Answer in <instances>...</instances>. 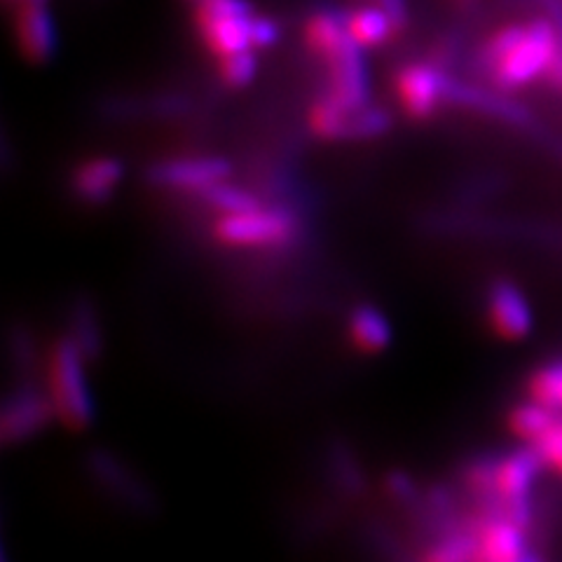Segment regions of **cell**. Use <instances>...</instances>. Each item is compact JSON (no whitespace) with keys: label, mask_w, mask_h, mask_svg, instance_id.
Masks as SVG:
<instances>
[{"label":"cell","mask_w":562,"mask_h":562,"mask_svg":"<svg viewBox=\"0 0 562 562\" xmlns=\"http://www.w3.org/2000/svg\"><path fill=\"white\" fill-rule=\"evenodd\" d=\"M558 55V33L547 14L535 20L504 24L485 35L471 57L476 76L506 94L543 82Z\"/></svg>","instance_id":"cell-1"},{"label":"cell","mask_w":562,"mask_h":562,"mask_svg":"<svg viewBox=\"0 0 562 562\" xmlns=\"http://www.w3.org/2000/svg\"><path fill=\"white\" fill-rule=\"evenodd\" d=\"M303 41L310 55L324 66L322 94L345 111L371 105V78L363 59V47L347 33L345 14L319 8L303 24Z\"/></svg>","instance_id":"cell-2"},{"label":"cell","mask_w":562,"mask_h":562,"mask_svg":"<svg viewBox=\"0 0 562 562\" xmlns=\"http://www.w3.org/2000/svg\"><path fill=\"white\" fill-rule=\"evenodd\" d=\"M254 14L256 8L251 0H206L192 8V26L209 55L221 59L241 49H254Z\"/></svg>","instance_id":"cell-3"},{"label":"cell","mask_w":562,"mask_h":562,"mask_svg":"<svg viewBox=\"0 0 562 562\" xmlns=\"http://www.w3.org/2000/svg\"><path fill=\"white\" fill-rule=\"evenodd\" d=\"M452 74L431 59L403 64L394 76V94L401 111L417 122H427L448 105Z\"/></svg>","instance_id":"cell-4"},{"label":"cell","mask_w":562,"mask_h":562,"mask_svg":"<svg viewBox=\"0 0 562 562\" xmlns=\"http://www.w3.org/2000/svg\"><path fill=\"white\" fill-rule=\"evenodd\" d=\"M307 125L314 136L324 140H368L392 130V115L375 103L359 111H345L319 94L307 109Z\"/></svg>","instance_id":"cell-5"},{"label":"cell","mask_w":562,"mask_h":562,"mask_svg":"<svg viewBox=\"0 0 562 562\" xmlns=\"http://www.w3.org/2000/svg\"><path fill=\"white\" fill-rule=\"evenodd\" d=\"M14 38L22 57L31 64H47L59 49V31L55 16L45 3L16 0Z\"/></svg>","instance_id":"cell-6"},{"label":"cell","mask_w":562,"mask_h":562,"mask_svg":"<svg viewBox=\"0 0 562 562\" xmlns=\"http://www.w3.org/2000/svg\"><path fill=\"white\" fill-rule=\"evenodd\" d=\"M231 173V162L223 157H176L150 167V179L167 188L181 190H209L223 183Z\"/></svg>","instance_id":"cell-7"},{"label":"cell","mask_w":562,"mask_h":562,"mask_svg":"<svg viewBox=\"0 0 562 562\" xmlns=\"http://www.w3.org/2000/svg\"><path fill=\"white\" fill-rule=\"evenodd\" d=\"M345 26L355 43L363 49L382 47L401 33L390 12L380 5H366L345 12Z\"/></svg>","instance_id":"cell-8"},{"label":"cell","mask_w":562,"mask_h":562,"mask_svg":"<svg viewBox=\"0 0 562 562\" xmlns=\"http://www.w3.org/2000/svg\"><path fill=\"white\" fill-rule=\"evenodd\" d=\"M122 165L113 157H97L76 171V190L87 200H101L117 186Z\"/></svg>","instance_id":"cell-9"},{"label":"cell","mask_w":562,"mask_h":562,"mask_svg":"<svg viewBox=\"0 0 562 562\" xmlns=\"http://www.w3.org/2000/svg\"><path fill=\"white\" fill-rule=\"evenodd\" d=\"M258 49H241L235 55H227L216 59V76L227 90H244L249 87L258 76Z\"/></svg>","instance_id":"cell-10"},{"label":"cell","mask_w":562,"mask_h":562,"mask_svg":"<svg viewBox=\"0 0 562 562\" xmlns=\"http://www.w3.org/2000/svg\"><path fill=\"white\" fill-rule=\"evenodd\" d=\"M539 3L543 8V14H547L553 22L555 33H558V55H555V59L549 68V76L543 82L549 85L551 92L562 94V0H539Z\"/></svg>","instance_id":"cell-11"},{"label":"cell","mask_w":562,"mask_h":562,"mask_svg":"<svg viewBox=\"0 0 562 562\" xmlns=\"http://www.w3.org/2000/svg\"><path fill=\"white\" fill-rule=\"evenodd\" d=\"M281 38V24L270 14H254L251 20V45L254 49H268Z\"/></svg>","instance_id":"cell-12"},{"label":"cell","mask_w":562,"mask_h":562,"mask_svg":"<svg viewBox=\"0 0 562 562\" xmlns=\"http://www.w3.org/2000/svg\"><path fill=\"white\" fill-rule=\"evenodd\" d=\"M373 3L390 12V16L394 20V24L398 26V31L408 26V3H406V0H373Z\"/></svg>","instance_id":"cell-13"},{"label":"cell","mask_w":562,"mask_h":562,"mask_svg":"<svg viewBox=\"0 0 562 562\" xmlns=\"http://www.w3.org/2000/svg\"><path fill=\"white\" fill-rule=\"evenodd\" d=\"M186 3H188V5H192V8H195V5H202V3H206V0H186Z\"/></svg>","instance_id":"cell-14"},{"label":"cell","mask_w":562,"mask_h":562,"mask_svg":"<svg viewBox=\"0 0 562 562\" xmlns=\"http://www.w3.org/2000/svg\"><path fill=\"white\" fill-rule=\"evenodd\" d=\"M31 3H45V5H49V0H31Z\"/></svg>","instance_id":"cell-15"},{"label":"cell","mask_w":562,"mask_h":562,"mask_svg":"<svg viewBox=\"0 0 562 562\" xmlns=\"http://www.w3.org/2000/svg\"><path fill=\"white\" fill-rule=\"evenodd\" d=\"M10 3H16V0H10Z\"/></svg>","instance_id":"cell-16"}]
</instances>
